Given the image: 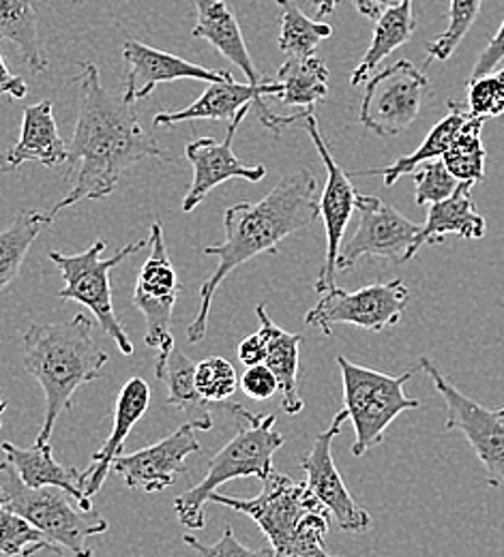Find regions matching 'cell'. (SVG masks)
<instances>
[{
  "instance_id": "1",
  "label": "cell",
  "mask_w": 504,
  "mask_h": 557,
  "mask_svg": "<svg viewBox=\"0 0 504 557\" xmlns=\"http://www.w3.org/2000/svg\"><path fill=\"white\" fill-rule=\"evenodd\" d=\"M77 67L79 112L70 146L75 181L70 194L48 212L52 221L61 210L82 200L108 198L121 176L145 159L174 161L165 148L146 134L134 103L103 88L97 65L79 63Z\"/></svg>"
},
{
  "instance_id": "2",
  "label": "cell",
  "mask_w": 504,
  "mask_h": 557,
  "mask_svg": "<svg viewBox=\"0 0 504 557\" xmlns=\"http://www.w3.org/2000/svg\"><path fill=\"white\" fill-rule=\"evenodd\" d=\"M318 216L320 185L307 168L284 176L260 202H238L225 210L223 240L205 247L207 256L217 258V269L202 283L200 309L187 329V342L200 344L207 337L211 305L223 278L262 253L275 256L282 240L311 225Z\"/></svg>"
},
{
  "instance_id": "3",
  "label": "cell",
  "mask_w": 504,
  "mask_h": 557,
  "mask_svg": "<svg viewBox=\"0 0 504 557\" xmlns=\"http://www.w3.org/2000/svg\"><path fill=\"white\" fill-rule=\"evenodd\" d=\"M108 360V351L93 339V322L82 313L70 322L30 326L24 333V367L46 395V417L35 444H50L57 420L72 408L73 393L97 380Z\"/></svg>"
},
{
  "instance_id": "4",
  "label": "cell",
  "mask_w": 504,
  "mask_h": 557,
  "mask_svg": "<svg viewBox=\"0 0 504 557\" xmlns=\"http://www.w3.org/2000/svg\"><path fill=\"white\" fill-rule=\"evenodd\" d=\"M262 483L258 497L241 499L216 491L209 502L254 519L271 545V557H333L324 545L331 512L307 483H296L278 470Z\"/></svg>"
},
{
  "instance_id": "5",
  "label": "cell",
  "mask_w": 504,
  "mask_h": 557,
  "mask_svg": "<svg viewBox=\"0 0 504 557\" xmlns=\"http://www.w3.org/2000/svg\"><path fill=\"white\" fill-rule=\"evenodd\" d=\"M228 410L238 418L236 435L209 461L200 485L183 491L174 499V512L181 525L187 530L205 528V504L221 485L234 479L265 481L273 472L275 453L286 442L278 431L275 414L258 417L236 404H230Z\"/></svg>"
},
{
  "instance_id": "6",
  "label": "cell",
  "mask_w": 504,
  "mask_h": 557,
  "mask_svg": "<svg viewBox=\"0 0 504 557\" xmlns=\"http://www.w3.org/2000/svg\"><path fill=\"white\" fill-rule=\"evenodd\" d=\"M0 504L24 517L46 541L67 549L75 557H93L86 536L108 532V521L97 510H84L72 493L59 487H28L17 470L0 463Z\"/></svg>"
},
{
  "instance_id": "7",
  "label": "cell",
  "mask_w": 504,
  "mask_h": 557,
  "mask_svg": "<svg viewBox=\"0 0 504 557\" xmlns=\"http://www.w3.org/2000/svg\"><path fill=\"white\" fill-rule=\"evenodd\" d=\"M337 367L344 382V408L357 433L353 455L362 457L384 440V433L395 418L421 406L419 399L408 397L404 391L406 382L415 375V369L402 375H389L360 367L346 356H337Z\"/></svg>"
},
{
  "instance_id": "8",
  "label": "cell",
  "mask_w": 504,
  "mask_h": 557,
  "mask_svg": "<svg viewBox=\"0 0 504 557\" xmlns=\"http://www.w3.org/2000/svg\"><path fill=\"white\" fill-rule=\"evenodd\" d=\"M148 245V238H140L136 243L125 245L119 249L112 258H103V251L108 243L103 238H97L86 251L67 256L61 251H52L50 260L59 267L61 275L65 278V287L59 292L61 300H75L84 305L103 333L116 344L125 356L134 354V344L130 335L125 333L121 320L114 313L112 305V285H110V273L114 267H119L123 260L134 256L136 251H143Z\"/></svg>"
},
{
  "instance_id": "9",
  "label": "cell",
  "mask_w": 504,
  "mask_h": 557,
  "mask_svg": "<svg viewBox=\"0 0 504 557\" xmlns=\"http://www.w3.org/2000/svg\"><path fill=\"white\" fill-rule=\"evenodd\" d=\"M410 300L408 285L402 278L380 281L355 292L333 287L322 294L314 309L307 311L305 324L331 335L333 326L351 324L365 331H384L402 320Z\"/></svg>"
},
{
  "instance_id": "10",
  "label": "cell",
  "mask_w": 504,
  "mask_h": 557,
  "mask_svg": "<svg viewBox=\"0 0 504 557\" xmlns=\"http://www.w3.org/2000/svg\"><path fill=\"white\" fill-rule=\"evenodd\" d=\"M430 79L410 61H397L371 75L360 103V125L378 138L404 134L419 116Z\"/></svg>"
},
{
  "instance_id": "11",
  "label": "cell",
  "mask_w": 504,
  "mask_h": 557,
  "mask_svg": "<svg viewBox=\"0 0 504 557\" xmlns=\"http://www.w3.org/2000/svg\"><path fill=\"white\" fill-rule=\"evenodd\" d=\"M419 367L432 377L438 395L446 404V431H459L488 474L490 487H504V408H485L453 386L428 356Z\"/></svg>"
},
{
  "instance_id": "12",
  "label": "cell",
  "mask_w": 504,
  "mask_h": 557,
  "mask_svg": "<svg viewBox=\"0 0 504 557\" xmlns=\"http://www.w3.org/2000/svg\"><path fill=\"white\" fill-rule=\"evenodd\" d=\"M282 86L278 79H265L262 84H238L230 71H225V77L221 82H209L205 92L189 103V108H183L179 112H161L152 119V127H174L189 121H232L245 106L256 103L258 106V121L273 132L275 136H282L286 127H292L298 121H305L307 112H298L292 116H280L269 110V106L262 101L265 97H280Z\"/></svg>"
},
{
  "instance_id": "13",
  "label": "cell",
  "mask_w": 504,
  "mask_h": 557,
  "mask_svg": "<svg viewBox=\"0 0 504 557\" xmlns=\"http://www.w3.org/2000/svg\"><path fill=\"white\" fill-rule=\"evenodd\" d=\"M150 256L140 269V275L134 289V307L145 315V344L148 348L159 349V356H168L174 349V337L170 331L172 309L176 305L181 283L168 247L163 240L161 221L150 225Z\"/></svg>"
},
{
  "instance_id": "14",
  "label": "cell",
  "mask_w": 504,
  "mask_h": 557,
  "mask_svg": "<svg viewBox=\"0 0 504 557\" xmlns=\"http://www.w3.org/2000/svg\"><path fill=\"white\" fill-rule=\"evenodd\" d=\"M359 227L355 236L342 245L337 271H351L362 258H382L406 262V256L419 234V225L378 196L357 194Z\"/></svg>"
},
{
  "instance_id": "15",
  "label": "cell",
  "mask_w": 504,
  "mask_h": 557,
  "mask_svg": "<svg viewBox=\"0 0 504 557\" xmlns=\"http://www.w3.org/2000/svg\"><path fill=\"white\" fill-rule=\"evenodd\" d=\"M305 129L314 141L324 168H327V185L320 194V216L324 221V234H327V256L324 264L318 273L314 283V289L324 294L335 287V275H337V260L342 251V240L346 234V227L351 223L353 212L357 210V191L351 183V176L342 170V165L333 159L327 141L320 134L318 121L314 112L305 119Z\"/></svg>"
},
{
  "instance_id": "16",
  "label": "cell",
  "mask_w": 504,
  "mask_h": 557,
  "mask_svg": "<svg viewBox=\"0 0 504 557\" xmlns=\"http://www.w3.org/2000/svg\"><path fill=\"white\" fill-rule=\"evenodd\" d=\"M346 420H348V412L346 408H342L333 418L331 426L314 440V446L309 455L303 459L300 468L305 472L307 487L331 512L340 530L359 534L371 525V517L346 488V483L333 459V440L342 433V426Z\"/></svg>"
},
{
  "instance_id": "17",
  "label": "cell",
  "mask_w": 504,
  "mask_h": 557,
  "mask_svg": "<svg viewBox=\"0 0 504 557\" xmlns=\"http://www.w3.org/2000/svg\"><path fill=\"white\" fill-rule=\"evenodd\" d=\"M200 424L189 420L161 442L140 448L132 455H119L112 470L123 476L130 488H143L145 493H161L176 483L181 474H187V457L200 453L196 437Z\"/></svg>"
},
{
  "instance_id": "18",
  "label": "cell",
  "mask_w": 504,
  "mask_h": 557,
  "mask_svg": "<svg viewBox=\"0 0 504 557\" xmlns=\"http://www.w3.org/2000/svg\"><path fill=\"white\" fill-rule=\"evenodd\" d=\"M251 106H245L228 125L223 141L216 138H198L185 146V157L194 168L192 187L183 200V212H192L200 202L225 181L243 178L249 183H260L267 176L265 165H245L232 150L236 132L247 119Z\"/></svg>"
},
{
  "instance_id": "19",
  "label": "cell",
  "mask_w": 504,
  "mask_h": 557,
  "mask_svg": "<svg viewBox=\"0 0 504 557\" xmlns=\"http://www.w3.org/2000/svg\"><path fill=\"white\" fill-rule=\"evenodd\" d=\"M121 57L125 61V92L127 103H138L146 99L159 84L176 79H198V82H221L225 71H211L189 63L176 54L157 50L143 41L130 39L123 44Z\"/></svg>"
},
{
  "instance_id": "20",
  "label": "cell",
  "mask_w": 504,
  "mask_h": 557,
  "mask_svg": "<svg viewBox=\"0 0 504 557\" xmlns=\"http://www.w3.org/2000/svg\"><path fill=\"white\" fill-rule=\"evenodd\" d=\"M26 161H37L50 170L70 161V146L59 134L54 103L48 99L24 108L22 134L4 154V165L9 170H15Z\"/></svg>"
},
{
  "instance_id": "21",
  "label": "cell",
  "mask_w": 504,
  "mask_h": 557,
  "mask_svg": "<svg viewBox=\"0 0 504 557\" xmlns=\"http://www.w3.org/2000/svg\"><path fill=\"white\" fill-rule=\"evenodd\" d=\"M150 404V386L146 384L143 377H132L123 391L119 393L116 399V408H114V424H112V433L108 435V440L103 442V446L93 453L90 461L93 466L84 472L86 476V485H84V497L90 502V497L103 487L110 468L114 466L116 457L123 450L125 440L130 437L134 424L145 417Z\"/></svg>"
},
{
  "instance_id": "22",
  "label": "cell",
  "mask_w": 504,
  "mask_h": 557,
  "mask_svg": "<svg viewBox=\"0 0 504 557\" xmlns=\"http://www.w3.org/2000/svg\"><path fill=\"white\" fill-rule=\"evenodd\" d=\"M470 189L472 183H459L451 198L430 207L428 219L419 227V234L406 256V262H410L423 245H438L448 234L459 236L462 240H479L485 236L488 223L483 214H479L475 209Z\"/></svg>"
},
{
  "instance_id": "23",
  "label": "cell",
  "mask_w": 504,
  "mask_h": 557,
  "mask_svg": "<svg viewBox=\"0 0 504 557\" xmlns=\"http://www.w3.org/2000/svg\"><path fill=\"white\" fill-rule=\"evenodd\" d=\"M196 7V26L192 30L194 39L209 41L217 52L236 65L249 79V84H262L267 77H260L256 70L249 48L245 44L243 30L230 4L225 0H192Z\"/></svg>"
},
{
  "instance_id": "24",
  "label": "cell",
  "mask_w": 504,
  "mask_h": 557,
  "mask_svg": "<svg viewBox=\"0 0 504 557\" xmlns=\"http://www.w3.org/2000/svg\"><path fill=\"white\" fill-rule=\"evenodd\" d=\"M0 448L7 455V461L17 470V474L22 476V481L28 487L65 488L75 497L79 508H84V510L93 508L90 502L84 497V485H86L84 472L75 470L73 466L59 463L52 455L50 444H46V446L35 444L33 448H20L11 442H2Z\"/></svg>"
},
{
  "instance_id": "25",
  "label": "cell",
  "mask_w": 504,
  "mask_h": 557,
  "mask_svg": "<svg viewBox=\"0 0 504 557\" xmlns=\"http://www.w3.org/2000/svg\"><path fill=\"white\" fill-rule=\"evenodd\" d=\"M256 315L260 320V333L267 344L265 364L275 373L278 382H280L282 410L290 417H294V414L303 412V408H305V404L298 395V348L303 344V337L292 335L282 326H278L269 318L265 302H260L256 307Z\"/></svg>"
},
{
  "instance_id": "26",
  "label": "cell",
  "mask_w": 504,
  "mask_h": 557,
  "mask_svg": "<svg viewBox=\"0 0 504 557\" xmlns=\"http://www.w3.org/2000/svg\"><path fill=\"white\" fill-rule=\"evenodd\" d=\"M155 375L168 388V408L187 414L189 420L200 424V431L213 429V408L196 388V362H192V358L176 348L168 356H157Z\"/></svg>"
},
{
  "instance_id": "27",
  "label": "cell",
  "mask_w": 504,
  "mask_h": 557,
  "mask_svg": "<svg viewBox=\"0 0 504 557\" xmlns=\"http://www.w3.org/2000/svg\"><path fill=\"white\" fill-rule=\"evenodd\" d=\"M470 119V112L464 103L459 101H448V114L433 127L428 134V138L423 139V144L397 159L395 163L386 165V168H373V170H362V172H353L355 176H382L386 187H393L402 176L413 174L421 163L433 161V159H442V154L448 150L451 141L457 136V132L462 129V125Z\"/></svg>"
},
{
  "instance_id": "28",
  "label": "cell",
  "mask_w": 504,
  "mask_h": 557,
  "mask_svg": "<svg viewBox=\"0 0 504 557\" xmlns=\"http://www.w3.org/2000/svg\"><path fill=\"white\" fill-rule=\"evenodd\" d=\"M413 4L415 0H399L395 7L386 9L373 28V37L371 44L367 48V52L362 54L357 70L353 71L351 84L359 86L362 82H367L369 73L378 70V65L393 54L397 48L406 46L417 28V20L413 13Z\"/></svg>"
},
{
  "instance_id": "29",
  "label": "cell",
  "mask_w": 504,
  "mask_h": 557,
  "mask_svg": "<svg viewBox=\"0 0 504 557\" xmlns=\"http://www.w3.org/2000/svg\"><path fill=\"white\" fill-rule=\"evenodd\" d=\"M0 41H11L33 73L48 70L33 0H0Z\"/></svg>"
},
{
  "instance_id": "30",
  "label": "cell",
  "mask_w": 504,
  "mask_h": 557,
  "mask_svg": "<svg viewBox=\"0 0 504 557\" xmlns=\"http://www.w3.org/2000/svg\"><path fill=\"white\" fill-rule=\"evenodd\" d=\"M278 84L282 86L280 101L284 106L309 108L329 95V70L318 57L288 59L278 71Z\"/></svg>"
},
{
  "instance_id": "31",
  "label": "cell",
  "mask_w": 504,
  "mask_h": 557,
  "mask_svg": "<svg viewBox=\"0 0 504 557\" xmlns=\"http://www.w3.org/2000/svg\"><path fill=\"white\" fill-rule=\"evenodd\" d=\"M48 223H52L48 212L22 210L4 230H0V292L20 275L30 245Z\"/></svg>"
},
{
  "instance_id": "32",
  "label": "cell",
  "mask_w": 504,
  "mask_h": 557,
  "mask_svg": "<svg viewBox=\"0 0 504 557\" xmlns=\"http://www.w3.org/2000/svg\"><path fill=\"white\" fill-rule=\"evenodd\" d=\"M280 7V50L290 59L314 57L316 48L333 35V26L303 13L294 0H275Z\"/></svg>"
},
{
  "instance_id": "33",
  "label": "cell",
  "mask_w": 504,
  "mask_h": 557,
  "mask_svg": "<svg viewBox=\"0 0 504 557\" xmlns=\"http://www.w3.org/2000/svg\"><path fill=\"white\" fill-rule=\"evenodd\" d=\"M485 119L470 116L462 129L457 132L455 139L451 141L448 150L442 154V161L446 170L459 181V183H481L485 178V148L481 141Z\"/></svg>"
},
{
  "instance_id": "34",
  "label": "cell",
  "mask_w": 504,
  "mask_h": 557,
  "mask_svg": "<svg viewBox=\"0 0 504 557\" xmlns=\"http://www.w3.org/2000/svg\"><path fill=\"white\" fill-rule=\"evenodd\" d=\"M481 4H483V0H451V9L446 15L448 26L435 41L428 44V48H426L428 63L426 65H430L433 61H446L453 57V52L459 48V44L464 41V37L477 22V17L481 13Z\"/></svg>"
},
{
  "instance_id": "35",
  "label": "cell",
  "mask_w": 504,
  "mask_h": 557,
  "mask_svg": "<svg viewBox=\"0 0 504 557\" xmlns=\"http://www.w3.org/2000/svg\"><path fill=\"white\" fill-rule=\"evenodd\" d=\"M196 388L209 404H223L238 388V375L223 356H209L196 364Z\"/></svg>"
},
{
  "instance_id": "36",
  "label": "cell",
  "mask_w": 504,
  "mask_h": 557,
  "mask_svg": "<svg viewBox=\"0 0 504 557\" xmlns=\"http://www.w3.org/2000/svg\"><path fill=\"white\" fill-rule=\"evenodd\" d=\"M410 176L417 183L415 202L419 207L435 205V202H442V200L451 198L453 191L459 185V181L446 170L442 159H433V161L421 163Z\"/></svg>"
},
{
  "instance_id": "37",
  "label": "cell",
  "mask_w": 504,
  "mask_h": 557,
  "mask_svg": "<svg viewBox=\"0 0 504 557\" xmlns=\"http://www.w3.org/2000/svg\"><path fill=\"white\" fill-rule=\"evenodd\" d=\"M46 539L37 528L0 504V556H20L26 547Z\"/></svg>"
},
{
  "instance_id": "38",
  "label": "cell",
  "mask_w": 504,
  "mask_h": 557,
  "mask_svg": "<svg viewBox=\"0 0 504 557\" xmlns=\"http://www.w3.org/2000/svg\"><path fill=\"white\" fill-rule=\"evenodd\" d=\"M468 112L479 119H496L504 114V84L499 75H485L468 82Z\"/></svg>"
},
{
  "instance_id": "39",
  "label": "cell",
  "mask_w": 504,
  "mask_h": 557,
  "mask_svg": "<svg viewBox=\"0 0 504 557\" xmlns=\"http://www.w3.org/2000/svg\"><path fill=\"white\" fill-rule=\"evenodd\" d=\"M183 541H185V545H189L198 554V557H271V549L269 552H256V549H249V547L241 545L234 536L232 525L225 528L223 536L217 541L216 545H205L192 534H185Z\"/></svg>"
},
{
  "instance_id": "40",
  "label": "cell",
  "mask_w": 504,
  "mask_h": 557,
  "mask_svg": "<svg viewBox=\"0 0 504 557\" xmlns=\"http://www.w3.org/2000/svg\"><path fill=\"white\" fill-rule=\"evenodd\" d=\"M241 386L245 395L254 401H267L280 391V382L275 373L267 364H251L241 377Z\"/></svg>"
},
{
  "instance_id": "41",
  "label": "cell",
  "mask_w": 504,
  "mask_h": 557,
  "mask_svg": "<svg viewBox=\"0 0 504 557\" xmlns=\"http://www.w3.org/2000/svg\"><path fill=\"white\" fill-rule=\"evenodd\" d=\"M504 61V22L499 28V33L492 37V41L488 44V48L481 52L479 61L475 63V70L470 73L468 82H475L479 77L492 75V71L496 70Z\"/></svg>"
},
{
  "instance_id": "42",
  "label": "cell",
  "mask_w": 504,
  "mask_h": 557,
  "mask_svg": "<svg viewBox=\"0 0 504 557\" xmlns=\"http://www.w3.org/2000/svg\"><path fill=\"white\" fill-rule=\"evenodd\" d=\"M265 356H267V344L262 333H254L249 337H245L238 344V358L243 364L251 367V364H265Z\"/></svg>"
},
{
  "instance_id": "43",
  "label": "cell",
  "mask_w": 504,
  "mask_h": 557,
  "mask_svg": "<svg viewBox=\"0 0 504 557\" xmlns=\"http://www.w3.org/2000/svg\"><path fill=\"white\" fill-rule=\"evenodd\" d=\"M0 95H9L13 99H24L28 95V86L22 77L13 75L0 54Z\"/></svg>"
},
{
  "instance_id": "44",
  "label": "cell",
  "mask_w": 504,
  "mask_h": 557,
  "mask_svg": "<svg viewBox=\"0 0 504 557\" xmlns=\"http://www.w3.org/2000/svg\"><path fill=\"white\" fill-rule=\"evenodd\" d=\"M355 7L359 9L360 15L367 20H378L386 9L395 7L399 0H353Z\"/></svg>"
},
{
  "instance_id": "45",
  "label": "cell",
  "mask_w": 504,
  "mask_h": 557,
  "mask_svg": "<svg viewBox=\"0 0 504 557\" xmlns=\"http://www.w3.org/2000/svg\"><path fill=\"white\" fill-rule=\"evenodd\" d=\"M20 557H67L63 554V549L50 541H41V543H35L30 547H26Z\"/></svg>"
},
{
  "instance_id": "46",
  "label": "cell",
  "mask_w": 504,
  "mask_h": 557,
  "mask_svg": "<svg viewBox=\"0 0 504 557\" xmlns=\"http://www.w3.org/2000/svg\"><path fill=\"white\" fill-rule=\"evenodd\" d=\"M309 2L318 9V17H327V15H331L335 11L340 0H309Z\"/></svg>"
},
{
  "instance_id": "47",
  "label": "cell",
  "mask_w": 504,
  "mask_h": 557,
  "mask_svg": "<svg viewBox=\"0 0 504 557\" xmlns=\"http://www.w3.org/2000/svg\"><path fill=\"white\" fill-rule=\"evenodd\" d=\"M4 410H7V401L0 397V426H2V414H4Z\"/></svg>"
}]
</instances>
